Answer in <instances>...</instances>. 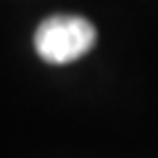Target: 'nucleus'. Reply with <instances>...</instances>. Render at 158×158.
Returning <instances> with one entry per match:
<instances>
[{
    "label": "nucleus",
    "mask_w": 158,
    "mask_h": 158,
    "mask_svg": "<svg viewBox=\"0 0 158 158\" xmlns=\"http://www.w3.org/2000/svg\"><path fill=\"white\" fill-rule=\"evenodd\" d=\"M98 42V29L87 19L74 13H58L50 16L34 32V50L42 61L63 66L77 58L87 56Z\"/></svg>",
    "instance_id": "nucleus-1"
}]
</instances>
